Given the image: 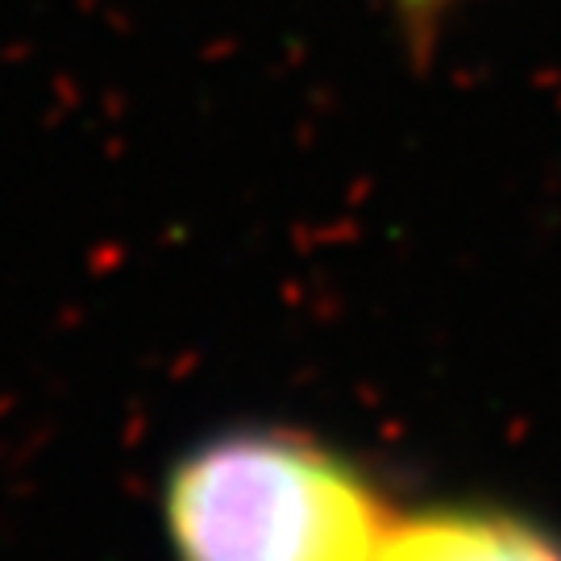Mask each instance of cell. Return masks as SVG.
<instances>
[{
	"label": "cell",
	"mask_w": 561,
	"mask_h": 561,
	"mask_svg": "<svg viewBox=\"0 0 561 561\" xmlns=\"http://www.w3.org/2000/svg\"><path fill=\"white\" fill-rule=\"evenodd\" d=\"M180 561H375L387 512L345 458L279 428L217 433L162 491Z\"/></svg>",
	"instance_id": "6da1fadb"
},
{
	"label": "cell",
	"mask_w": 561,
	"mask_h": 561,
	"mask_svg": "<svg viewBox=\"0 0 561 561\" xmlns=\"http://www.w3.org/2000/svg\"><path fill=\"white\" fill-rule=\"evenodd\" d=\"M375 561H561V545L500 512L437 507L391 520Z\"/></svg>",
	"instance_id": "7a4b0ae2"
},
{
	"label": "cell",
	"mask_w": 561,
	"mask_h": 561,
	"mask_svg": "<svg viewBox=\"0 0 561 561\" xmlns=\"http://www.w3.org/2000/svg\"><path fill=\"white\" fill-rule=\"evenodd\" d=\"M449 0H396V9L403 13V21L412 25V30H424L428 21L442 13Z\"/></svg>",
	"instance_id": "3957f363"
}]
</instances>
